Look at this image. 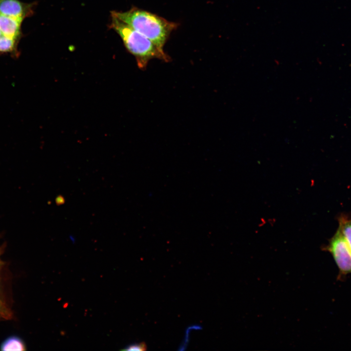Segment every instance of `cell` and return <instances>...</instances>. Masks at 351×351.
I'll return each mask as SVG.
<instances>
[{
  "label": "cell",
  "instance_id": "6da1fadb",
  "mask_svg": "<svg viewBox=\"0 0 351 351\" xmlns=\"http://www.w3.org/2000/svg\"><path fill=\"white\" fill-rule=\"evenodd\" d=\"M113 16L153 42L160 50L178 24L156 14L133 7L126 12L113 11Z\"/></svg>",
  "mask_w": 351,
  "mask_h": 351
},
{
  "label": "cell",
  "instance_id": "7a4b0ae2",
  "mask_svg": "<svg viewBox=\"0 0 351 351\" xmlns=\"http://www.w3.org/2000/svg\"><path fill=\"white\" fill-rule=\"evenodd\" d=\"M110 27L120 37L127 50L136 58L137 66L145 69L153 58L168 62L171 58L153 42L113 16Z\"/></svg>",
  "mask_w": 351,
  "mask_h": 351
},
{
  "label": "cell",
  "instance_id": "3957f363",
  "mask_svg": "<svg viewBox=\"0 0 351 351\" xmlns=\"http://www.w3.org/2000/svg\"><path fill=\"white\" fill-rule=\"evenodd\" d=\"M325 250L332 254L338 267L339 277L351 273V251L339 229Z\"/></svg>",
  "mask_w": 351,
  "mask_h": 351
},
{
  "label": "cell",
  "instance_id": "277c9868",
  "mask_svg": "<svg viewBox=\"0 0 351 351\" xmlns=\"http://www.w3.org/2000/svg\"><path fill=\"white\" fill-rule=\"evenodd\" d=\"M34 5L20 0H0V14L23 21L33 14Z\"/></svg>",
  "mask_w": 351,
  "mask_h": 351
},
{
  "label": "cell",
  "instance_id": "5b68a950",
  "mask_svg": "<svg viewBox=\"0 0 351 351\" xmlns=\"http://www.w3.org/2000/svg\"><path fill=\"white\" fill-rule=\"evenodd\" d=\"M22 20L0 14V31L2 35L20 40Z\"/></svg>",
  "mask_w": 351,
  "mask_h": 351
},
{
  "label": "cell",
  "instance_id": "8992f818",
  "mask_svg": "<svg viewBox=\"0 0 351 351\" xmlns=\"http://www.w3.org/2000/svg\"><path fill=\"white\" fill-rule=\"evenodd\" d=\"M19 39L2 35L0 36V54H10L15 57L19 56Z\"/></svg>",
  "mask_w": 351,
  "mask_h": 351
},
{
  "label": "cell",
  "instance_id": "52a82bcc",
  "mask_svg": "<svg viewBox=\"0 0 351 351\" xmlns=\"http://www.w3.org/2000/svg\"><path fill=\"white\" fill-rule=\"evenodd\" d=\"M339 224L338 229L351 251V216L341 215L339 218Z\"/></svg>",
  "mask_w": 351,
  "mask_h": 351
},
{
  "label": "cell",
  "instance_id": "ba28073f",
  "mask_svg": "<svg viewBox=\"0 0 351 351\" xmlns=\"http://www.w3.org/2000/svg\"><path fill=\"white\" fill-rule=\"evenodd\" d=\"M1 351H25V344L21 339L16 336H12L6 339L1 344Z\"/></svg>",
  "mask_w": 351,
  "mask_h": 351
},
{
  "label": "cell",
  "instance_id": "9c48e42d",
  "mask_svg": "<svg viewBox=\"0 0 351 351\" xmlns=\"http://www.w3.org/2000/svg\"><path fill=\"white\" fill-rule=\"evenodd\" d=\"M146 350L147 346L144 343L131 344L124 349L125 351H145Z\"/></svg>",
  "mask_w": 351,
  "mask_h": 351
},
{
  "label": "cell",
  "instance_id": "30bf717a",
  "mask_svg": "<svg viewBox=\"0 0 351 351\" xmlns=\"http://www.w3.org/2000/svg\"><path fill=\"white\" fill-rule=\"evenodd\" d=\"M11 316L10 312L0 300V319H8Z\"/></svg>",
  "mask_w": 351,
  "mask_h": 351
},
{
  "label": "cell",
  "instance_id": "8fae6325",
  "mask_svg": "<svg viewBox=\"0 0 351 351\" xmlns=\"http://www.w3.org/2000/svg\"><path fill=\"white\" fill-rule=\"evenodd\" d=\"M1 35H2V34H1V33L0 31V36H1Z\"/></svg>",
  "mask_w": 351,
  "mask_h": 351
}]
</instances>
